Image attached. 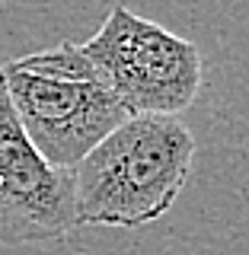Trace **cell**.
I'll list each match as a JSON object with an SVG mask.
<instances>
[{"instance_id": "obj_1", "label": "cell", "mask_w": 249, "mask_h": 255, "mask_svg": "<svg viewBox=\"0 0 249 255\" xmlns=\"http://www.w3.org/2000/svg\"><path fill=\"white\" fill-rule=\"evenodd\" d=\"M195 137L179 115H131L70 169L77 227L134 230L160 220L182 195Z\"/></svg>"}, {"instance_id": "obj_2", "label": "cell", "mask_w": 249, "mask_h": 255, "mask_svg": "<svg viewBox=\"0 0 249 255\" xmlns=\"http://www.w3.org/2000/svg\"><path fill=\"white\" fill-rule=\"evenodd\" d=\"M0 74L22 131L58 169H74L112 128L131 118L74 42L13 58Z\"/></svg>"}, {"instance_id": "obj_3", "label": "cell", "mask_w": 249, "mask_h": 255, "mask_svg": "<svg viewBox=\"0 0 249 255\" xmlns=\"http://www.w3.org/2000/svg\"><path fill=\"white\" fill-rule=\"evenodd\" d=\"M80 48L131 115H182L198 99L205 74L198 45L122 3Z\"/></svg>"}, {"instance_id": "obj_4", "label": "cell", "mask_w": 249, "mask_h": 255, "mask_svg": "<svg viewBox=\"0 0 249 255\" xmlns=\"http://www.w3.org/2000/svg\"><path fill=\"white\" fill-rule=\"evenodd\" d=\"M77 230L70 169H58L22 131L0 74V246L61 243Z\"/></svg>"}]
</instances>
